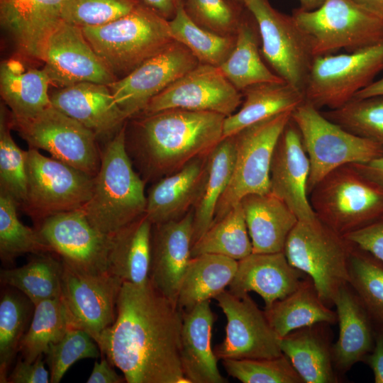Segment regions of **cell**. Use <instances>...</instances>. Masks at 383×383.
<instances>
[{
  "mask_svg": "<svg viewBox=\"0 0 383 383\" xmlns=\"http://www.w3.org/2000/svg\"><path fill=\"white\" fill-rule=\"evenodd\" d=\"M257 24L261 53L279 77L304 93L314 59L308 35L295 19L276 10L269 0H245Z\"/></svg>",
  "mask_w": 383,
  "mask_h": 383,
  "instance_id": "13",
  "label": "cell"
},
{
  "mask_svg": "<svg viewBox=\"0 0 383 383\" xmlns=\"http://www.w3.org/2000/svg\"><path fill=\"white\" fill-rule=\"evenodd\" d=\"M182 6L196 24L226 36L235 35L246 9L229 0H183Z\"/></svg>",
  "mask_w": 383,
  "mask_h": 383,
  "instance_id": "48",
  "label": "cell"
},
{
  "mask_svg": "<svg viewBox=\"0 0 383 383\" xmlns=\"http://www.w3.org/2000/svg\"><path fill=\"white\" fill-rule=\"evenodd\" d=\"M62 266L61 297L72 326L84 330L96 341L116 320L123 282L108 271L87 272L64 261Z\"/></svg>",
  "mask_w": 383,
  "mask_h": 383,
  "instance_id": "14",
  "label": "cell"
},
{
  "mask_svg": "<svg viewBox=\"0 0 383 383\" xmlns=\"http://www.w3.org/2000/svg\"><path fill=\"white\" fill-rule=\"evenodd\" d=\"M18 208L12 196L0 192V257L2 262L6 264L26 253H52L37 229L20 221Z\"/></svg>",
  "mask_w": 383,
  "mask_h": 383,
  "instance_id": "43",
  "label": "cell"
},
{
  "mask_svg": "<svg viewBox=\"0 0 383 383\" xmlns=\"http://www.w3.org/2000/svg\"><path fill=\"white\" fill-rule=\"evenodd\" d=\"M152 223L144 214L111 235L108 272L123 282L149 280Z\"/></svg>",
  "mask_w": 383,
  "mask_h": 383,
  "instance_id": "30",
  "label": "cell"
},
{
  "mask_svg": "<svg viewBox=\"0 0 383 383\" xmlns=\"http://www.w3.org/2000/svg\"><path fill=\"white\" fill-rule=\"evenodd\" d=\"M72 328L74 327L61 296L38 303L34 305L30 323L20 343L21 357L27 362H34Z\"/></svg>",
  "mask_w": 383,
  "mask_h": 383,
  "instance_id": "38",
  "label": "cell"
},
{
  "mask_svg": "<svg viewBox=\"0 0 383 383\" xmlns=\"http://www.w3.org/2000/svg\"><path fill=\"white\" fill-rule=\"evenodd\" d=\"M182 316L149 280L123 282L116 320L96 342L128 383H189L180 360Z\"/></svg>",
  "mask_w": 383,
  "mask_h": 383,
  "instance_id": "1",
  "label": "cell"
},
{
  "mask_svg": "<svg viewBox=\"0 0 383 383\" xmlns=\"http://www.w3.org/2000/svg\"><path fill=\"white\" fill-rule=\"evenodd\" d=\"M62 270L60 257L50 252L39 254L22 267L1 270L0 280L20 291L35 305L61 296Z\"/></svg>",
  "mask_w": 383,
  "mask_h": 383,
  "instance_id": "37",
  "label": "cell"
},
{
  "mask_svg": "<svg viewBox=\"0 0 383 383\" xmlns=\"http://www.w3.org/2000/svg\"><path fill=\"white\" fill-rule=\"evenodd\" d=\"M34 304L18 289L8 287L0 300V382L6 383L9 370L30 323Z\"/></svg>",
  "mask_w": 383,
  "mask_h": 383,
  "instance_id": "39",
  "label": "cell"
},
{
  "mask_svg": "<svg viewBox=\"0 0 383 383\" xmlns=\"http://www.w3.org/2000/svg\"><path fill=\"white\" fill-rule=\"evenodd\" d=\"M180 360L189 383H226L211 347V331L216 316L210 300L183 311Z\"/></svg>",
  "mask_w": 383,
  "mask_h": 383,
  "instance_id": "26",
  "label": "cell"
},
{
  "mask_svg": "<svg viewBox=\"0 0 383 383\" xmlns=\"http://www.w3.org/2000/svg\"><path fill=\"white\" fill-rule=\"evenodd\" d=\"M309 172V159L300 131L291 117L273 152L270 193L282 200L301 221L316 218L307 192Z\"/></svg>",
  "mask_w": 383,
  "mask_h": 383,
  "instance_id": "20",
  "label": "cell"
},
{
  "mask_svg": "<svg viewBox=\"0 0 383 383\" xmlns=\"http://www.w3.org/2000/svg\"><path fill=\"white\" fill-rule=\"evenodd\" d=\"M108 359L103 356L100 362L96 361L87 383H123L125 377L118 375Z\"/></svg>",
  "mask_w": 383,
  "mask_h": 383,
  "instance_id": "52",
  "label": "cell"
},
{
  "mask_svg": "<svg viewBox=\"0 0 383 383\" xmlns=\"http://www.w3.org/2000/svg\"><path fill=\"white\" fill-rule=\"evenodd\" d=\"M229 1L237 5H239L241 6H245V0H229Z\"/></svg>",
  "mask_w": 383,
  "mask_h": 383,
  "instance_id": "59",
  "label": "cell"
},
{
  "mask_svg": "<svg viewBox=\"0 0 383 383\" xmlns=\"http://www.w3.org/2000/svg\"><path fill=\"white\" fill-rule=\"evenodd\" d=\"M9 383H48L50 373L45 367L43 355L33 362L18 359L8 376Z\"/></svg>",
  "mask_w": 383,
  "mask_h": 383,
  "instance_id": "51",
  "label": "cell"
},
{
  "mask_svg": "<svg viewBox=\"0 0 383 383\" xmlns=\"http://www.w3.org/2000/svg\"><path fill=\"white\" fill-rule=\"evenodd\" d=\"M293 111L252 124L233 135V172L218 202L213 222L223 218L246 195L270 192V172L273 152Z\"/></svg>",
  "mask_w": 383,
  "mask_h": 383,
  "instance_id": "9",
  "label": "cell"
},
{
  "mask_svg": "<svg viewBox=\"0 0 383 383\" xmlns=\"http://www.w3.org/2000/svg\"><path fill=\"white\" fill-rule=\"evenodd\" d=\"M141 0H65L62 19L80 28L99 26L134 10Z\"/></svg>",
  "mask_w": 383,
  "mask_h": 383,
  "instance_id": "49",
  "label": "cell"
},
{
  "mask_svg": "<svg viewBox=\"0 0 383 383\" xmlns=\"http://www.w3.org/2000/svg\"><path fill=\"white\" fill-rule=\"evenodd\" d=\"M35 228L52 252L62 261L87 272L108 271L111 235L94 227L82 209L46 217Z\"/></svg>",
  "mask_w": 383,
  "mask_h": 383,
  "instance_id": "18",
  "label": "cell"
},
{
  "mask_svg": "<svg viewBox=\"0 0 383 383\" xmlns=\"http://www.w3.org/2000/svg\"><path fill=\"white\" fill-rule=\"evenodd\" d=\"M333 306L336 308L339 335L333 344L332 355L335 369L340 375L357 362H364L373 349L376 328L349 284L338 290Z\"/></svg>",
  "mask_w": 383,
  "mask_h": 383,
  "instance_id": "25",
  "label": "cell"
},
{
  "mask_svg": "<svg viewBox=\"0 0 383 383\" xmlns=\"http://www.w3.org/2000/svg\"><path fill=\"white\" fill-rule=\"evenodd\" d=\"M141 116L126 145L145 182L206 157L223 138L226 116L218 113L173 109Z\"/></svg>",
  "mask_w": 383,
  "mask_h": 383,
  "instance_id": "2",
  "label": "cell"
},
{
  "mask_svg": "<svg viewBox=\"0 0 383 383\" xmlns=\"http://www.w3.org/2000/svg\"><path fill=\"white\" fill-rule=\"evenodd\" d=\"M65 0H0L1 27L18 51L43 61L47 42L63 20Z\"/></svg>",
  "mask_w": 383,
  "mask_h": 383,
  "instance_id": "23",
  "label": "cell"
},
{
  "mask_svg": "<svg viewBox=\"0 0 383 383\" xmlns=\"http://www.w3.org/2000/svg\"><path fill=\"white\" fill-rule=\"evenodd\" d=\"M367 10L383 19V0H353Z\"/></svg>",
  "mask_w": 383,
  "mask_h": 383,
  "instance_id": "57",
  "label": "cell"
},
{
  "mask_svg": "<svg viewBox=\"0 0 383 383\" xmlns=\"http://www.w3.org/2000/svg\"><path fill=\"white\" fill-rule=\"evenodd\" d=\"M344 236L355 246L369 252L383 262V216Z\"/></svg>",
  "mask_w": 383,
  "mask_h": 383,
  "instance_id": "50",
  "label": "cell"
},
{
  "mask_svg": "<svg viewBox=\"0 0 383 383\" xmlns=\"http://www.w3.org/2000/svg\"><path fill=\"white\" fill-rule=\"evenodd\" d=\"M354 245L317 217L299 220L288 235L284 253L291 265L310 277L323 302L331 307L338 290L348 284Z\"/></svg>",
  "mask_w": 383,
  "mask_h": 383,
  "instance_id": "5",
  "label": "cell"
},
{
  "mask_svg": "<svg viewBox=\"0 0 383 383\" xmlns=\"http://www.w3.org/2000/svg\"><path fill=\"white\" fill-rule=\"evenodd\" d=\"M50 83L43 69L26 70L20 61L13 59L1 63V95L13 116L30 117L50 106Z\"/></svg>",
  "mask_w": 383,
  "mask_h": 383,
  "instance_id": "34",
  "label": "cell"
},
{
  "mask_svg": "<svg viewBox=\"0 0 383 383\" xmlns=\"http://www.w3.org/2000/svg\"><path fill=\"white\" fill-rule=\"evenodd\" d=\"M326 0H299V9L304 11H312L321 6Z\"/></svg>",
  "mask_w": 383,
  "mask_h": 383,
  "instance_id": "58",
  "label": "cell"
},
{
  "mask_svg": "<svg viewBox=\"0 0 383 383\" xmlns=\"http://www.w3.org/2000/svg\"><path fill=\"white\" fill-rule=\"evenodd\" d=\"M51 105L91 131L98 141L106 143L128 118L108 85L81 82L54 91Z\"/></svg>",
  "mask_w": 383,
  "mask_h": 383,
  "instance_id": "22",
  "label": "cell"
},
{
  "mask_svg": "<svg viewBox=\"0 0 383 383\" xmlns=\"http://www.w3.org/2000/svg\"><path fill=\"white\" fill-rule=\"evenodd\" d=\"M254 253L282 252L299 219L289 206L272 194H251L240 201Z\"/></svg>",
  "mask_w": 383,
  "mask_h": 383,
  "instance_id": "29",
  "label": "cell"
},
{
  "mask_svg": "<svg viewBox=\"0 0 383 383\" xmlns=\"http://www.w3.org/2000/svg\"><path fill=\"white\" fill-rule=\"evenodd\" d=\"M292 16L308 35L314 57L344 49L354 52L383 41V19L353 0H326L312 11Z\"/></svg>",
  "mask_w": 383,
  "mask_h": 383,
  "instance_id": "8",
  "label": "cell"
},
{
  "mask_svg": "<svg viewBox=\"0 0 383 383\" xmlns=\"http://www.w3.org/2000/svg\"><path fill=\"white\" fill-rule=\"evenodd\" d=\"M304 274L290 265L283 251L252 252L238 261L236 273L228 287L230 292L238 295L256 292L264 300L265 308L296 290Z\"/></svg>",
  "mask_w": 383,
  "mask_h": 383,
  "instance_id": "24",
  "label": "cell"
},
{
  "mask_svg": "<svg viewBox=\"0 0 383 383\" xmlns=\"http://www.w3.org/2000/svg\"><path fill=\"white\" fill-rule=\"evenodd\" d=\"M143 4L167 20L172 19L183 0H141Z\"/></svg>",
  "mask_w": 383,
  "mask_h": 383,
  "instance_id": "55",
  "label": "cell"
},
{
  "mask_svg": "<svg viewBox=\"0 0 383 383\" xmlns=\"http://www.w3.org/2000/svg\"><path fill=\"white\" fill-rule=\"evenodd\" d=\"M10 123V111L2 104L0 110V192L13 197L19 208L27 194L26 150L13 140Z\"/></svg>",
  "mask_w": 383,
  "mask_h": 383,
  "instance_id": "45",
  "label": "cell"
},
{
  "mask_svg": "<svg viewBox=\"0 0 383 383\" xmlns=\"http://www.w3.org/2000/svg\"><path fill=\"white\" fill-rule=\"evenodd\" d=\"M10 123L29 148L45 150L90 176L96 175L101 164L96 136L52 105L26 118L13 116L10 111Z\"/></svg>",
  "mask_w": 383,
  "mask_h": 383,
  "instance_id": "10",
  "label": "cell"
},
{
  "mask_svg": "<svg viewBox=\"0 0 383 383\" xmlns=\"http://www.w3.org/2000/svg\"><path fill=\"white\" fill-rule=\"evenodd\" d=\"M222 365L229 375L243 383H304L283 353L273 358L225 359Z\"/></svg>",
  "mask_w": 383,
  "mask_h": 383,
  "instance_id": "46",
  "label": "cell"
},
{
  "mask_svg": "<svg viewBox=\"0 0 383 383\" xmlns=\"http://www.w3.org/2000/svg\"><path fill=\"white\" fill-rule=\"evenodd\" d=\"M234 162L233 136L222 139L207 155L205 180L193 208V244L212 225L218 202L232 177Z\"/></svg>",
  "mask_w": 383,
  "mask_h": 383,
  "instance_id": "36",
  "label": "cell"
},
{
  "mask_svg": "<svg viewBox=\"0 0 383 383\" xmlns=\"http://www.w3.org/2000/svg\"><path fill=\"white\" fill-rule=\"evenodd\" d=\"M377 96H383V77L359 91L353 98L362 99Z\"/></svg>",
  "mask_w": 383,
  "mask_h": 383,
  "instance_id": "56",
  "label": "cell"
},
{
  "mask_svg": "<svg viewBox=\"0 0 383 383\" xmlns=\"http://www.w3.org/2000/svg\"><path fill=\"white\" fill-rule=\"evenodd\" d=\"M206 157L193 160L149 189L145 214L152 224L179 219L194 208L205 180Z\"/></svg>",
  "mask_w": 383,
  "mask_h": 383,
  "instance_id": "27",
  "label": "cell"
},
{
  "mask_svg": "<svg viewBox=\"0 0 383 383\" xmlns=\"http://www.w3.org/2000/svg\"><path fill=\"white\" fill-rule=\"evenodd\" d=\"M100 353L98 344L87 331L70 328L60 340L51 344L44 354L50 370V382H60L77 361L96 358Z\"/></svg>",
  "mask_w": 383,
  "mask_h": 383,
  "instance_id": "47",
  "label": "cell"
},
{
  "mask_svg": "<svg viewBox=\"0 0 383 383\" xmlns=\"http://www.w3.org/2000/svg\"><path fill=\"white\" fill-rule=\"evenodd\" d=\"M126 134L125 124L101 149L92 194L82 209L91 225L107 235L145 213V182L133 169Z\"/></svg>",
  "mask_w": 383,
  "mask_h": 383,
  "instance_id": "3",
  "label": "cell"
},
{
  "mask_svg": "<svg viewBox=\"0 0 383 383\" xmlns=\"http://www.w3.org/2000/svg\"><path fill=\"white\" fill-rule=\"evenodd\" d=\"M43 62L50 82L62 87L81 82L109 85L117 79L96 54L82 28L64 20L50 35Z\"/></svg>",
  "mask_w": 383,
  "mask_h": 383,
  "instance_id": "19",
  "label": "cell"
},
{
  "mask_svg": "<svg viewBox=\"0 0 383 383\" xmlns=\"http://www.w3.org/2000/svg\"><path fill=\"white\" fill-rule=\"evenodd\" d=\"M350 165L363 176L383 187V157L365 163Z\"/></svg>",
  "mask_w": 383,
  "mask_h": 383,
  "instance_id": "54",
  "label": "cell"
},
{
  "mask_svg": "<svg viewBox=\"0 0 383 383\" xmlns=\"http://www.w3.org/2000/svg\"><path fill=\"white\" fill-rule=\"evenodd\" d=\"M214 299L227 319L226 338L213 350L218 360L273 358L282 355L280 338L248 293L238 295L224 290Z\"/></svg>",
  "mask_w": 383,
  "mask_h": 383,
  "instance_id": "15",
  "label": "cell"
},
{
  "mask_svg": "<svg viewBox=\"0 0 383 383\" xmlns=\"http://www.w3.org/2000/svg\"><path fill=\"white\" fill-rule=\"evenodd\" d=\"M265 316L279 338L290 332L318 323H338L336 311L321 299L311 279L306 276L286 297L265 307Z\"/></svg>",
  "mask_w": 383,
  "mask_h": 383,
  "instance_id": "33",
  "label": "cell"
},
{
  "mask_svg": "<svg viewBox=\"0 0 383 383\" xmlns=\"http://www.w3.org/2000/svg\"><path fill=\"white\" fill-rule=\"evenodd\" d=\"M199 63L185 46L173 40L108 86L128 118H133L142 113L152 98Z\"/></svg>",
  "mask_w": 383,
  "mask_h": 383,
  "instance_id": "17",
  "label": "cell"
},
{
  "mask_svg": "<svg viewBox=\"0 0 383 383\" xmlns=\"http://www.w3.org/2000/svg\"><path fill=\"white\" fill-rule=\"evenodd\" d=\"M257 24L246 8L239 23L233 49L219 67L226 78L240 92L262 83L285 82L262 61Z\"/></svg>",
  "mask_w": 383,
  "mask_h": 383,
  "instance_id": "32",
  "label": "cell"
},
{
  "mask_svg": "<svg viewBox=\"0 0 383 383\" xmlns=\"http://www.w3.org/2000/svg\"><path fill=\"white\" fill-rule=\"evenodd\" d=\"M348 284L366 309L376 330H383V262L354 245L349 260Z\"/></svg>",
  "mask_w": 383,
  "mask_h": 383,
  "instance_id": "42",
  "label": "cell"
},
{
  "mask_svg": "<svg viewBox=\"0 0 383 383\" xmlns=\"http://www.w3.org/2000/svg\"><path fill=\"white\" fill-rule=\"evenodd\" d=\"M292 119L300 131L309 159V195L335 169L383 157V145L345 130L306 101L294 109Z\"/></svg>",
  "mask_w": 383,
  "mask_h": 383,
  "instance_id": "7",
  "label": "cell"
},
{
  "mask_svg": "<svg viewBox=\"0 0 383 383\" xmlns=\"http://www.w3.org/2000/svg\"><path fill=\"white\" fill-rule=\"evenodd\" d=\"M364 362L372 369L376 383H383V330H376L374 345Z\"/></svg>",
  "mask_w": 383,
  "mask_h": 383,
  "instance_id": "53",
  "label": "cell"
},
{
  "mask_svg": "<svg viewBox=\"0 0 383 383\" xmlns=\"http://www.w3.org/2000/svg\"><path fill=\"white\" fill-rule=\"evenodd\" d=\"M242 102V93L219 67L199 63L152 98L140 114L180 109L214 112L226 117L235 112Z\"/></svg>",
  "mask_w": 383,
  "mask_h": 383,
  "instance_id": "16",
  "label": "cell"
},
{
  "mask_svg": "<svg viewBox=\"0 0 383 383\" xmlns=\"http://www.w3.org/2000/svg\"><path fill=\"white\" fill-rule=\"evenodd\" d=\"M382 70L383 41L351 52L315 57L304 91L305 101L318 110L338 109Z\"/></svg>",
  "mask_w": 383,
  "mask_h": 383,
  "instance_id": "12",
  "label": "cell"
},
{
  "mask_svg": "<svg viewBox=\"0 0 383 383\" xmlns=\"http://www.w3.org/2000/svg\"><path fill=\"white\" fill-rule=\"evenodd\" d=\"M309 198L316 217L343 235L383 216V187L351 165L328 173L312 189Z\"/></svg>",
  "mask_w": 383,
  "mask_h": 383,
  "instance_id": "6",
  "label": "cell"
},
{
  "mask_svg": "<svg viewBox=\"0 0 383 383\" xmlns=\"http://www.w3.org/2000/svg\"><path fill=\"white\" fill-rule=\"evenodd\" d=\"M81 28L96 54L116 78L127 75L173 41L169 20L143 2L113 21Z\"/></svg>",
  "mask_w": 383,
  "mask_h": 383,
  "instance_id": "4",
  "label": "cell"
},
{
  "mask_svg": "<svg viewBox=\"0 0 383 383\" xmlns=\"http://www.w3.org/2000/svg\"><path fill=\"white\" fill-rule=\"evenodd\" d=\"M321 113L350 133L383 145V96L353 98L338 109Z\"/></svg>",
  "mask_w": 383,
  "mask_h": 383,
  "instance_id": "44",
  "label": "cell"
},
{
  "mask_svg": "<svg viewBox=\"0 0 383 383\" xmlns=\"http://www.w3.org/2000/svg\"><path fill=\"white\" fill-rule=\"evenodd\" d=\"M252 252L240 203L233 206L221 219L212 223L192 248V257L201 254L224 255L238 261Z\"/></svg>",
  "mask_w": 383,
  "mask_h": 383,
  "instance_id": "40",
  "label": "cell"
},
{
  "mask_svg": "<svg viewBox=\"0 0 383 383\" xmlns=\"http://www.w3.org/2000/svg\"><path fill=\"white\" fill-rule=\"evenodd\" d=\"M238 261L216 254L192 257L184 273L177 300L187 311L196 304L214 299L233 281Z\"/></svg>",
  "mask_w": 383,
  "mask_h": 383,
  "instance_id": "35",
  "label": "cell"
},
{
  "mask_svg": "<svg viewBox=\"0 0 383 383\" xmlns=\"http://www.w3.org/2000/svg\"><path fill=\"white\" fill-rule=\"evenodd\" d=\"M193 225V209L179 219L152 224L149 281L176 304L192 257Z\"/></svg>",
  "mask_w": 383,
  "mask_h": 383,
  "instance_id": "21",
  "label": "cell"
},
{
  "mask_svg": "<svg viewBox=\"0 0 383 383\" xmlns=\"http://www.w3.org/2000/svg\"><path fill=\"white\" fill-rule=\"evenodd\" d=\"M241 92L244 101L238 111L225 118L222 139L252 124L293 111L305 101L304 93L287 82L257 84Z\"/></svg>",
  "mask_w": 383,
  "mask_h": 383,
  "instance_id": "31",
  "label": "cell"
},
{
  "mask_svg": "<svg viewBox=\"0 0 383 383\" xmlns=\"http://www.w3.org/2000/svg\"><path fill=\"white\" fill-rule=\"evenodd\" d=\"M26 151L25 213L37 224L58 213L82 209L91 196L94 177L37 149Z\"/></svg>",
  "mask_w": 383,
  "mask_h": 383,
  "instance_id": "11",
  "label": "cell"
},
{
  "mask_svg": "<svg viewBox=\"0 0 383 383\" xmlns=\"http://www.w3.org/2000/svg\"><path fill=\"white\" fill-rule=\"evenodd\" d=\"M169 26L173 40L185 46L200 63L220 67L235 45V35H222L201 27L187 16L182 5L169 20Z\"/></svg>",
  "mask_w": 383,
  "mask_h": 383,
  "instance_id": "41",
  "label": "cell"
},
{
  "mask_svg": "<svg viewBox=\"0 0 383 383\" xmlns=\"http://www.w3.org/2000/svg\"><path fill=\"white\" fill-rule=\"evenodd\" d=\"M327 323L296 329L279 339L282 353L306 383H336L332 334Z\"/></svg>",
  "mask_w": 383,
  "mask_h": 383,
  "instance_id": "28",
  "label": "cell"
}]
</instances>
